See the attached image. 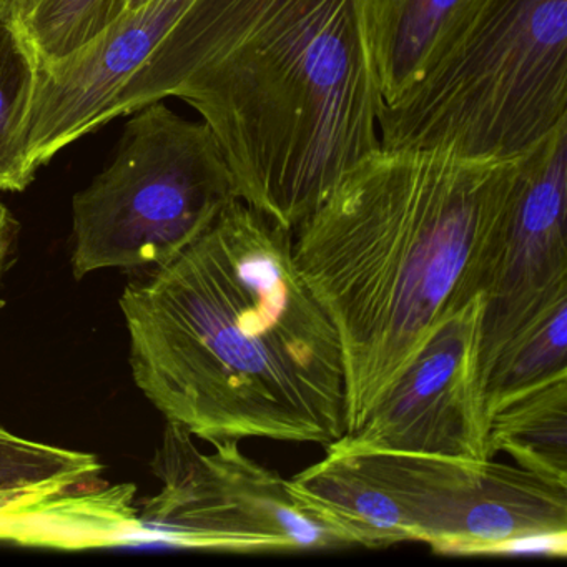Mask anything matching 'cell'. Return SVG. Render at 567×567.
<instances>
[{"instance_id":"obj_12","label":"cell","mask_w":567,"mask_h":567,"mask_svg":"<svg viewBox=\"0 0 567 567\" xmlns=\"http://www.w3.org/2000/svg\"><path fill=\"white\" fill-rule=\"evenodd\" d=\"M499 453L530 473L567 484V377L493 414L487 423V460Z\"/></svg>"},{"instance_id":"obj_11","label":"cell","mask_w":567,"mask_h":567,"mask_svg":"<svg viewBox=\"0 0 567 567\" xmlns=\"http://www.w3.org/2000/svg\"><path fill=\"white\" fill-rule=\"evenodd\" d=\"M480 2L373 0L374 59L383 102L416 84Z\"/></svg>"},{"instance_id":"obj_3","label":"cell","mask_w":567,"mask_h":567,"mask_svg":"<svg viewBox=\"0 0 567 567\" xmlns=\"http://www.w3.org/2000/svg\"><path fill=\"white\" fill-rule=\"evenodd\" d=\"M172 97L220 144L238 197L293 231L380 148L373 0H194Z\"/></svg>"},{"instance_id":"obj_20","label":"cell","mask_w":567,"mask_h":567,"mask_svg":"<svg viewBox=\"0 0 567 567\" xmlns=\"http://www.w3.org/2000/svg\"><path fill=\"white\" fill-rule=\"evenodd\" d=\"M154 0H125L124 14H132V12L138 11V9L145 8L151 4Z\"/></svg>"},{"instance_id":"obj_16","label":"cell","mask_w":567,"mask_h":567,"mask_svg":"<svg viewBox=\"0 0 567 567\" xmlns=\"http://www.w3.org/2000/svg\"><path fill=\"white\" fill-rule=\"evenodd\" d=\"M125 0H32L16 18L39 65L55 64L101 38Z\"/></svg>"},{"instance_id":"obj_15","label":"cell","mask_w":567,"mask_h":567,"mask_svg":"<svg viewBox=\"0 0 567 567\" xmlns=\"http://www.w3.org/2000/svg\"><path fill=\"white\" fill-rule=\"evenodd\" d=\"M567 377V301L547 311L494 361L483 378V414L494 413L523 394Z\"/></svg>"},{"instance_id":"obj_1","label":"cell","mask_w":567,"mask_h":567,"mask_svg":"<svg viewBox=\"0 0 567 567\" xmlns=\"http://www.w3.org/2000/svg\"><path fill=\"white\" fill-rule=\"evenodd\" d=\"M132 377L167 423L214 444L327 447L347 433L343 351L293 231L241 200L125 287Z\"/></svg>"},{"instance_id":"obj_13","label":"cell","mask_w":567,"mask_h":567,"mask_svg":"<svg viewBox=\"0 0 567 567\" xmlns=\"http://www.w3.org/2000/svg\"><path fill=\"white\" fill-rule=\"evenodd\" d=\"M35 84L34 52L0 2V192H24L38 174L29 157Z\"/></svg>"},{"instance_id":"obj_4","label":"cell","mask_w":567,"mask_h":567,"mask_svg":"<svg viewBox=\"0 0 567 567\" xmlns=\"http://www.w3.org/2000/svg\"><path fill=\"white\" fill-rule=\"evenodd\" d=\"M567 122V0H481L433 64L383 102L380 147L517 161Z\"/></svg>"},{"instance_id":"obj_10","label":"cell","mask_w":567,"mask_h":567,"mask_svg":"<svg viewBox=\"0 0 567 567\" xmlns=\"http://www.w3.org/2000/svg\"><path fill=\"white\" fill-rule=\"evenodd\" d=\"M295 503L348 547L370 549L414 540L400 501L360 454H331L287 480Z\"/></svg>"},{"instance_id":"obj_6","label":"cell","mask_w":567,"mask_h":567,"mask_svg":"<svg viewBox=\"0 0 567 567\" xmlns=\"http://www.w3.org/2000/svg\"><path fill=\"white\" fill-rule=\"evenodd\" d=\"M202 453L194 436L167 423L151 461L161 493L137 509L141 529L182 546L230 553H305L348 544L305 513L287 480L240 450V441Z\"/></svg>"},{"instance_id":"obj_5","label":"cell","mask_w":567,"mask_h":567,"mask_svg":"<svg viewBox=\"0 0 567 567\" xmlns=\"http://www.w3.org/2000/svg\"><path fill=\"white\" fill-rule=\"evenodd\" d=\"M132 115L112 164L74 197L75 278L164 267L240 200L207 124L161 102Z\"/></svg>"},{"instance_id":"obj_7","label":"cell","mask_w":567,"mask_h":567,"mask_svg":"<svg viewBox=\"0 0 567 567\" xmlns=\"http://www.w3.org/2000/svg\"><path fill=\"white\" fill-rule=\"evenodd\" d=\"M410 519L414 540L450 556H493L524 534L567 530V484L494 460L361 454Z\"/></svg>"},{"instance_id":"obj_19","label":"cell","mask_w":567,"mask_h":567,"mask_svg":"<svg viewBox=\"0 0 567 567\" xmlns=\"http://www.w3.org/2000/svg\"><path fill=\"white\" fill-rule=\"evenodd\" d=\"M2 4L6 6L9 12H11L12 18H18L29 4H31L32 0H0Z\"/></svg>"},{"instance_id":"obj_9","label":"cell","mask_w":567,"mask_h":567,"mask_svg":"<svg viewBox=\"0 0 567 567\" xmlns=\"http://www.w3.org/2000/svg\"><path fill=\"white\" fill-rule=\"evenodd\" d=\"M567 122L520 157L519 182L481 298V384L527 328L567 301Z\"/></svg>"},{"instance_id":"obj_8","label":"cell","mask_w":567,"mask_h":567,"mask_svg":"<svg viewBox=\"0 0 567 567\" xmlns=\"http://www.w3.org/2000/svg\"><path fill=\"white\" fill-rule=\"evenodd\" d=\"M483 298L451 315L367 420L331 454L406 453L487 460L481 390Z\"/></svg>"},{"instance_id":"obj_17","label":"cell","mask_w":567,"mask_h":567,"mask_svg":"<svg viewBox=\"0 0 567 567\" xmlns=\"http://www.w3.org/2000/svg\"><path fill=\"white\" fill-rule=\"evenodd\" d=\"M567 554V530L563 533L524 534L501 544L493 556L564 557Z\"/></svg>"},{"instance_id":"obj_14","label":"cell","mask_w":567,"mask_h":567,"mask_svg":"<svg viewBox=\"0 0 567 567\" xmlns=\"http://www.w3.org/2000/svg\"><path fill=\"white\" fill-rule=\"evenodd\" d=\"M97 456L19 436L0 426V506L39 503L97 481Z\"/></svg>"},{"instance_id":"obj_18","label":"cell","mask_w":567,"mask_h":567,"mask_svg":"<svg viewBox=\"0 0 567 567\" xmlns=\"http://www.w3.org/2000/svg\"><path fill=\"white\" fill-rule=\"evenodd\" d=\"M16 237H18V221L12 217L11 210L0 202V275L8 264ZM4 300L0 298V310L4 308Z\"/></svg>"},{"instance_id":"obj_2","label":"cell","mask_w":567,"mask_h":567,"mask_svg":"<svg viewBox=\"0 0 567 567\" xmlns=\"http://www.w3.org/2000/svg\"><path fill=\"white\" fill-rule=\"evenodd\" d=\"M519 172L520 158L380 147L295 228L298 270L340 338L347 433L483 291Z\"/></svg>"}]
</instances>
